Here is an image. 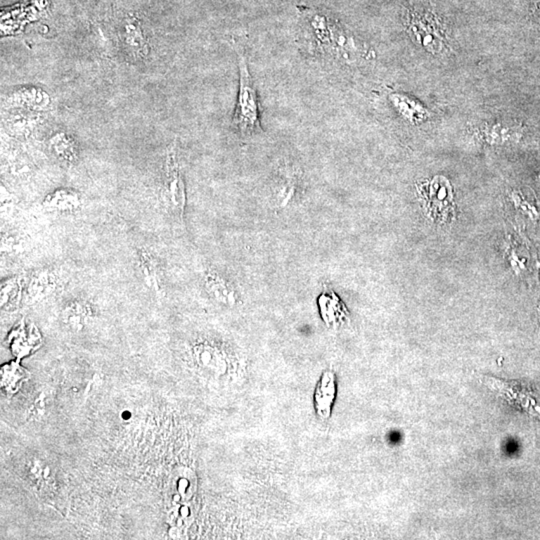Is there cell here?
Segmentation results:
<instances>
[{
    "mask_svg": "<svg viewBox=\"0 0 540 540\" xmlns=\"http://www.w3.org/2000/svg\"><path fill=\"white\" fill-rule=\"evenodd\" d=\"M508 260L510 266L518 274L527 271V262L528 260L520 248H516L515 245H510L508 250Z\"/></svg>",
    "mask_w": 540,
    "mask_h": 540,
    "instance_id": "obj_9",
    "label": "cell"
},
{
    "mask_svg": "<svg viewBox=\"0 0 540 540\" xmlns=\"http://www.w3.org/2000/svg\"><path fill=\"white\" fill-rule=\"evenodd\" d=\"M139 262L141 265L142 276L151 290L156 293L161 291V278L160 266L158 259L153 257L150 251L141 250L139 251Z\"/></svg>",
    "mask_w": 540,
    "mask_h": 540,
    "instance_id": "obj_5",
    "label": "cell"
},
{
    "mask_svg": "<svg viewBox=\"0 0 540 540\" xmlns=\"http://www.w3.org/2000/svg\"><path fill=\"white\" fill-rule=\"evenodd\" d=\"M25 278L21 276L11 277L1 284L2 309H13L20 303L21 296L25 293Z\"/></svg>",
    "mask_w": 540,
    "mask_h": 540,
    "instance_id": "obj_7",
    "label": "cell"
},
{
    "mask_svg": "<svg viewBox=\"0 0 540 540\" xmlns=\"http://www.w3.org/2000/svg\"><path fill=\"white\" fill-rule=\"evenodd\" d=\"M420 193L426 212L433 221L444 224L454 219L456 205L449 181L437 177L423 186Z\"/></svg>",
    "mask_w": 540,
    "mask_h": 540,
    "instance_id": "obj_2",
    "label": "cell"
},
{
    "mask_svg": "<svg viewBox=\"0 0 540 540\" xmlns=\"http://www.w3.org/2000/svg\"><path fill=\"white\" fill-rule=\"evenodd\" d=\"M44 205L54 212H72L82 206V200L77 193L61 189L49 194L44 200Z\"/></svg>",
    "mask_w": 540,
    "mask_h": 540,
    "instance_id": "obj_6",
    "label": "cell"
},
{
    "mask_svg": "<svg viewBox=\"0 0 540 540\" xmlns=\"http://www.w3.org/2000/svg\"><path fill=\"white\" fill-rule=\"evenodd\" d=\"M239 92L232 125L243 136L262 131L257 87L248 70L245 56L238 51Z\"/></svg>",
    "mask_w": 540,
    "mask_h": 540,
    "instance_id": "obj_1",
    "label": "cell"
},
{
    "mask_svg": "<svg viewBox=\"0 0 540 540\" xmlns=\"http://www.w3.org/2000/svg\"><path fill=\"white\" fill-rule=\"evenodd\" d=\"M515 202L516 207H518L525 217H527L528 219L532 220L539 219L540 214L534 203L525 200V198H522L521 195L516 196Z\"/></svg>",
    "mask_w": 540,
    "mask_h": 540,
    "instance_id": "obj_10",
    "label": "cell"
},
{
    "mask_svg": "<svg viewBox=\"0 0 540 540\" xmlns=\"http://www.w3.org/2000/svg\"><path fill=\"white\" fill-rule=\"evenodd\" d=\"M58 288L56 276L47 270L35 272L27 281L25 288L26 300L37 302L46 296L51 295Z\"/></svg>",
    "mask_w": 540,
    "mask_h": 540,
    "instance_id": "obj_4",
    "label": "cell"
},
{
    "mask_svg": "<svg viewBox=\"0 0 540 540\" xmlns=\"http://www.w3.org/2000/svg\"><path fill=\"white\" fill-rule=\"evenodd\" d=\"M163 193H165V202L172 208V212L182 217L184 206H186V191H184V180L180 174L174 144H172L167 151Z\"/></svg>",
    "mask_w": 540,
    "mask_h": 540,
    "instance_id": "obj_3",
    "label": "cell"
},
{
    "mask_svg": "<svg viewBox=\"0 0 540 540\" xmlns=\"http://www.w3.org/2000/svg\"><path fill=\"white\" fill-rule=\"evenodd\" d=\"M90 307L87 303L75 300L68 304L65 309L66 321L75 328H80L86 321L90 314Z\"/></svg>",
    "mask_w": 540,
    "mask_h": 540,
    "instance_id": "obj_8",
    "label": "cell"
}]
</instances>
